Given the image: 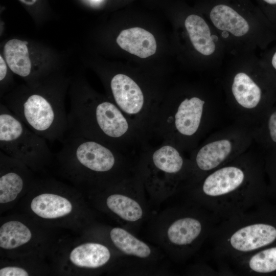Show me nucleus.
<instances>
[{"label": "nucleus", "instance_id": "nucleus-3", "mask_svg": "<svg viewBox=\"0 0 276 276\" xmlns=\"http://www.w3.org/2000/svg\"><path fill=\"white\" fill-rule=\"evenodd\" d=\"M61 90L22 91L7 96L4 104L30 129L51 142H62L67 113Z\"/></svg>", "mask_w": 276, "mask_h": 276}, {"label": "nucleus", "instance_id": "nucleus-4", "mask_svg": "<svg viewBox=\"0 0 276 276\" xmlns=\"http://www.w3.org/2000/svg\"><path fill=\"white\" fill-rule=\"evenodd\" d=\"M47 140L30 129L4 104L0 105L1 150L38 171L51 163Z\"/></svg>", "mask_w": 276, "mask_h": 276}, {"label": "nucleus", "instance_id": "nucleus-21", "mask_svg": "<svg viewBox=\"0 0 276 276\" xmlns=\"http://www.w3.org/2000/svg\"><path fill=\"white\" fill-rule=\"evenodd\" d=\"M248 266L252 271L260 273L276 270V247L262 250L251 256Z\"/></svg>", "mask_w": 276, "mask_h": 276}, {"label": "nucleus", "instance_id": "nucleus-13", "mask_svg": "<svg viewBox=\"0 0 276 276\" xmlns=\"http://www.w3.org/2000/svg\"><path fill=\"white\" fill-rule=\"evenodd\" d=\"M210 16L216 28L229 32L235 36H244L249 30L246 19L226 5L219 4L214 6L211 11Z\"/></svg>", "mask_w": 276, "mask_h": 276}, {"label": "nucleus", "instance_id": "nucleus-20", "mask_svg": "<svg viewBox=\"0 0 276 276\" xmlns=\"http://www.w3.org/2000/svg\"><path fill=\"white\" fill-rule=\"evenodd\" d=\"M259 138L265 146L276 148V102L272 105L260 121Z\"/></svg>", "mask_w": 276, "mask_h": 276}, {"label": "nucleus", "instance_id": "nucleus-16", "mask_svg": "<svg viewBox=\"0 0 276 276\" xmlns=\"http://www.w3.org/2000/svg\"><path fill=\"white\" fill-rule=\"evenodd\" d=\"M202 224L198 219L184 217L174 221L167 230L169 240L176 245H187L192 243L200 235Z\"/></svg>", "mask_w": 276, "mask_h": 276}, {"label": "nucleus", "instance_id": "nucleus-23", "mask_svg": "<svg viewBox=\"0 0 276 276\" xmlns=\"http://www.w3.org/2000/svg\"><path fill=\"white\" fill-rule=\"evenodd\" d=\"M7 75V67L6 63L2 56H0V81L5 80Z\"/></svg>", "mask_w": 276, "mask_h": 276}, {"label": "nucleus", "instance_id": "nucleus-1", "mask_svg": "<svg viewBox=\"0 0 276 276\" xmlns=\"http://www.w3.org/2000/svg\"><path fill=\"white\" fill-rule=\"evenodd\" d=\"M74 93L67 113L66 136L92 140L126 153L140 151L148 144L112 101L88 91Z\"/></svg>", "mask_w": 276, "mask_h": 276}, {"label": "nucleus", "instance_id": "nucleus-25", "mask_svg": "<svg viewBox=\"0 0 276 276\" xmlns=\"http://www.w3.org/2000/svg\"><path fill=\"white\" fill-rule=\"evenodd\" d=\"M22 3L28 5H31L34 4L37 0H19Z\"/></svg>", "mask_w": 276, "mask_h": 276}, {"label": "nucleus", "instance_id": "nucleus-6", "mask_svg": "<svg viewBox=\"0 0 276 276\" xmlns=\"http://www.w3.org/2000/svg\"><path fill=\"white\" fill-rule=\"evenodd\" d=\"M29 167L0 150V203L8 204L32 182Z\"/></svg>", "mask_w": 276, "mask_h": 276}, {"label": "nucleus", "instance_id": "nucleus-9", "mask_svg": "<svg viewBox=\"0 0 276 276\" xmlns=\"http://www.w3.org/2000/svg\"><path fill=\"white\" fill-rule=\"evenodd\" d=\"M276 239V228L271 225L251 223L242 226L229 236L228 243L234 250L247 253L272 243Z\"/></svg>", "mask_w": 276, "mask_h": 276}, {"label": "nucleus", "instance_id": "nucleus-7", "mask_svg": "<svg viewBox=\"0 0 276 276\" xmlns=\"http://www.w3.org/2000/svg\"><path fill=\"white\" fill-rule=\"evenodd\" d=\"M247 172L237 164L220 167L203 180L202 191L211 198H222L239 191L247 181Z\"/></svg>", "mask_w": 276, "mask_h": 276}, {"label": "nucleus", "instance_id": "nucleus-15", "mask_svg": "<svg viewBox=\"0 0 276 276\" xmlns=\"http://www.w3.org/2000/svg\"><path fill=\"white\" fill-rule=\"evenodd\" d=\"M27 44L26 41L12 39L5 43L4 48L9 67L13 73L24 78L30 76L32 70Z\"/></svg>", "mask_w": 276, "mask_h": 276}, {"label": "nucleus", "instance_id": "nucleus-11", "mask_svg": "<svg viewBox=\"0 0 276 276\" xmlns=\"http://www.w3.org/2000/svg\"><path fill=\"white\" fill-rule=\"evenodd\" d=\"M30 209L41 218L53 220L69 215L73 210V205L69 199L61 195L45 192L32 199Z\"/></svg>", "mask_w": 276, "mask_h": 276}, {"label": "nucleus", "instance_id": "nucleus-5", "mask_svg": "<svg viewBox=\"0 0 276 276\" xmlns=\"http://www.w3.org/2000/svg\"><path fill=\"white\" fill-rule=\"evenodd\" d=\"M232 92L240 109L249 113L254 112L259 121L276 101L272 96L264 95L262 87L244 72L235 75Z\"/></svg>", "mask_w": 276, "mask_h": 276}, {"label": "nucleus", "instance_id": "nucleus-18", "mask_svg": "<svg viewBox=\"0 0 276 276\" xmlns=\"http://www.w3.org/2000/svg\"><path fill=\"white\" fill-rule=\"evenodd\" d=\"M110 237L114 245L125 254L142 258H147L151 254V249L147 244L123 228H113L110 231Z\"/></svg>", "mask_w": 276, "mask_h": 276}, {"label": "nucleus", "instance_id": "nucleus-8", "mask_svg": "<svg viewBox=\"0 0 276 276\" xmlns=\"http://www.w3.org/2000/svg\"><path fill=\"white\" fill-rule=\"evenodd\" d=\"M238 146L234 138H217L193 150V162L202 172L213 171L235 154Z\"/></svg>", "mask_w": 276, "mask_h": 276}, {"label": "nucleus", "instance_id": "nucleus-10", "mask_svg": "<svg viewBox=\"0 0 276 276\" xmlns=\"http://www.w3.org/2000/svg\"><path fill=\"white\" fill-rule=\"evenodd\" d=\"M116 41L121 48L142 58L153 55L156 51V42L154 36L139 27L122 31Z\"/></svg>", "mask_w": 276, "mask_h": 276}, {"label": "nucleus", "instance_id": "nucleus-19", "mask_svg": "<svg viewBox=\"0 0 276 276\" xmlns=\"http://www.w3.org/2000/svg\"><path fill=\"white\" fill-rule=\"evenodd\" d=\"M108 209L122 219L128 221H136L143 216L140 204L130 197L121 194H112L106 199Z\"/></svg>", "mask_w": 276, "mask_h": 276}, {"label": "nucleus", "instance_id": "nucleus-27", "mask_svg": "<svg viewBox=\"0 0 276 276\" xmlns=\"http://www.w3.org/2000/svg\"><path fill=\"white\" fill-rule=\"evenodd\" d=\"M94 1H100V0H94Z\"/></svg>", "mask_w": 276, "mask_h": 276}, {"label": "nucleus", "instance_id": "nucleus-12", "mask_svg": "<svg viewBox=\"0 0 276 276\" xmlns=\"http://www.w3.org/2000/svg\"><path fill=\"white\" fill-rule=\"evenodd\" d=\"M110 258L109 249L94 242L85 243L74 248L69 255L72 264L84 268H97L106 264Z\"/></svg>", "mask_w": 276, "mask_h": 276}, {"label": "nucleus", "instance_id": "nucleus-22", "mask_svg": "<svg viewBox=\"0 0 276 276\" xmlns=\"http://www.w3.org/2000/svg\"><path fill=\"white\" fill-rule=\"evenodd\" d=\"M28 271L18 266H5L0 269V276H28Z\"/></svg>", "mask_w": 276, "mask_h": 276}, {"label": "nucleus", "instance_id": "nucleus-14", "mask_svg": "<svg viewBox=\"0 0 276 276\" xmlns=\"http://www.w3.org/2000/svg\"><path fill=\"white\" fill-rule=\"evenodd\" d=\"M185 26L194 48L203 55L212 54L216 45L209 26L200 16L191 14L185 20Z\"/></svg>", "mask_w": 276, "mask_h": 276}, {"label": "nucleus", "instance_id": "nucleus-2", "mask_svg": "<svg viewBox=\"0 0 276 276\" xmlns=\"http://www.w3.org/2000/svg\"><path fill=\"white\" fill-rule=\"evenodd\" d=\"M57 154L62 174L78 185L110 181L119 173L127 153L82 137L66 136Z\"/></svg>", "mask_w": 276, "mask_h": 276}, {"label": "nucleus", "instance_id": "nucleus-26", "mask_svg": "<svg viewBox=\"0 0 276 276\" xmlns=\"http://www.w3.org/2000/svg\"><path fill=\"white\" fill-rule=\"evenodd\" d=\"M266 3L270 5H276V0H263Z\"/></svg>", "mask_w": 276, "mask_h": 276}, {"label": "nucleus", "instance_id": "nucleus-17", "mask_svg": "<svg viewBox=\"0 0 276 276\" xmlns=\"http://www.w3.org/2000/svg\"><path fill=\"white\" fill-rule=\"evenodd\" d=\"M31 229L22 222L10 220L0 227V247L4 249H14L28 243L32 238Z\"/></svg>", "mask_w": 276, "mask_h": 276}, {"label": "nucleus", "instance_id": "nucleus-24", "mask_svg": "<svg viewBox=\"0 0 276 276\" xmlns=\"http://www.w3.org/2000/svg\"><path fill=\"white\" fill-rule=\"evenodd\" d=\"M271 65L273 69L276 71V52L273 54L272 57Z\"/></svg>", "mask_w": 276, "mask_h": 276}]
</instances>
